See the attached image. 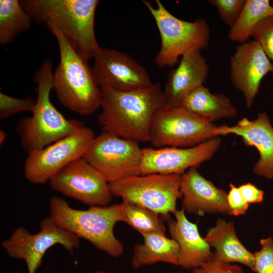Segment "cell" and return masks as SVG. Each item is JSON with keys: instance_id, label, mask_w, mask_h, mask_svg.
<instances>
[{"instance_id": "obj_3", "label": "cell", "mask_w": 273, "mask_h": 273, "mask_svg": "<svg viewBox=\"0 0 273 273\" xmlns=\"http://www.w3.org/2000/svg\"><path fill=\"white\" fill-rule=\"evenodd\" d=\"M45 24L56 37L59 49L60 62L53 76V89L58 100L80 115L93 114L101 107L102 92L92 68L54 25L49 22Z\"/></svg>"}, {"instance_id": "obj_9", "label": "cell", "mask_w": 273, "mask_h": 273, "mask_svg": "<svg viewBox=\"0 0 273 273\" xmlns=\"http://www.w3.org/2000/svg\"><path fill=\"white\" fill-rule=\"evenodd\" d=\"M95 138L93 131L84 125L46 147L28 154L24 166L25 177L34 184L49 181L68 164L82 158Z\"/></svg>"}, {"instance_id": "obj_13", "label": "cell", "mask_w": 273, "mask_h": 273, "mask_svg": "<svg viewBox=\"0 0 273 273\" xmlns=\"http://www.w3.org/2000/svg\"><path fill=\"white\" fill-rule=\"evenodd\" d=\"M221 144V139L217 136L190 148H143L140 175L155 173L182 175L186 170L197 167L210 160Z\"/></svg>"}, {"instance_id": "obj_5", "label": "cell", "mask_w": 273, "mask_h": 273, "mask_svg": "<svg viewBox=\"0 0 273 273\" xmlns=\"http://www.w3.org/2000/svg\"><path fill=\"white\" fill-rule=\"evenodd\" d=\"M49 208V217L59 227L113 257L122 255L123 245L114 233V225L119 221V204L80 210L71 207L65 199L53 196Z\"/></svg>"}, {"instance_id": "obj_16", "label": "cell", "mask_w": 273, "mask_h": 273, "mask_svg": "<svg viewBox=\"0 0 273 273\" xmlns=\"http://www.w3.org/2000/svg\"><path fill=\"white\" fill-rule=\"evenodd\" d=\"M215 133L216 136L235 134L246 146L255 147L260 157L254 164L253 173L273 179V127L266 112L258 113L253 120L245 117L233 126H216Z\"/></svg>"}, {"instance_id": "obj_8", "label": "cell", "mask_w": 273, "mask_h": 273, "mask_svg": "<svg viewBox=\"0 0 273 273\" xmlns=\"http://www.w3.org/2000/svg\"><path fill=\"white\" fill-rule=\"evenodd\" d=\"M216 127L181 107L166 104L153 116L149 142L155 148H190L217 136Z\"/></svg>"}, {"instance_id": "obj_10", "label": "cell", "mask_w": 273, "mask_h": 273, "mask_svg": "<svg viewBox=\"0 0 273 273\" xmlns=\"http://www.w3.org/2000/svg\"><path fill=\"white\" fill-rule=\"evenodd\" d=\"M79 243L77 236L59 227L48 217L40 222L38 233L32 234L20 226L3 241L2 246L11 257L25 261L28 273H35L49 248L59 244L72 254Z\"/></svg>"}, {"instance_id": "obj_23", "label": "cell", "mask_w": 273, "mask_h": 273, "mask_svg": "<svg viewBox=\"0 0 273 273\" xmlns=\"http://www.w3.org/2000/svg\"><path fill=\"white\" fill-rule=\"evenodd\" d=\"M270 16H273V6L269 0H246L237 20L229 31V39L240 43L249 41L256 25Z\"/></svg>"}, {"instance_id": "obj_1", "label": "cell", "mask_w": 273, "mask_h": 273, "mask_svg": "<svg viewBox=\"0 0 273 273\" xmlns=\"http://www.w3.org/2000/svg\"><path fill=\"white\" fill-rule=\"evenodd\" d=\"M101 89L98 120L103 131L139 143L149 142L153 116L166 104L160 84L126 91Z\"/></svg>"}, {"instance_id": "obj_20", "label": "cell", "mask_w": 273, "mask_h": 273, "mask_svg": "<svg viewBox=\"0 0 273 273\" xmlns=\"http://www.w3.org/2000/svg\"><path fill=\"white\" fill-rule=\"evenodd\" d=\"M204 238L210 247L214 248V256L218 260L229 263H239L252 269L254 254L239 240L233 221L218 218L215 225L207 231Z\"/></svg>"}, {"instance_id": "obj_4", "label": "cell", "mask_w": 273, "mask_h": 273, "mask_svg": "<svg viewBox=\"0 0 273 273\" xmlns=\"http://www.w3.org/2000/svg\"><path fill=\"white\" fill-rule=\"evenodd\" d=\"M53 76L52 62L45 59L34 77L37 84V98L32 116L21 118L17 124L21 144L28 154L46 147L84 125L79 120L65 118L51 102Z\"/></svg>"}, {"instance_id": "obj_19", "label": "cell", "mask_w": 273, "mask_h": 273, "mask_svg": "<svg viewBox=\"0 0 273 273\" xmlns=\"http://www.w3.org/2000/svg\"><path fill=\"white\" fill-rule=\"evenodd\" d=\"M174 215L175 219L167 221L171 238L179 248L178 266L192 270L211 259L214 253L201 236L197 224L188 219L183 209L177 210Z\"/></svg>"}, {"instance_id": "obj_7", "label": "cell", "mask_w": 273, "mask_h": 273, "mask_svg": "<svg viewBox=\"0 0 273 273\" xmlns=\"http://www.w3.org/2000/svg\"><path fill=\"white\" fill-rule=\"evenodd\" d=\"M181 175L150 174L127 177L109 183L113 196L147 208L168 220L177 211L182 198Z\"/></svg>"}, {"instance_id": "obj_6", "label": "cell", "mask_w": 273, "mask_h": 273, "mask_svg": "<svg viewBox=\"0 0 273 273\" xmlns=\"http://www.w3.org/2000/svg\"><path fill=\"white\" fill-rule=\"evenodd\" d=\"M143 2L153 16L160 36L161 47L155 59L157 67L173 66L184 54L208 47L210 30L203 18L184 21L170 13L159 0L155 1L156 8L150 2Z\"/></svg>"}, {"instance_id": "obj_32", "label": "cell", "mask_w": 273, "mask_h": 273, "mask_svg": "<svg viewBox=\"0 0 273 273\" xmlns=\"http://www.w3.org/2000/svg\"><path fill=\"white\" fill-rule=\"evenodd\" d=\"M241 193L245 200L249 203H259L264 199V192L250 183L243 184L239 187Z\"/></svg>"}, {"instance_id": "obj_35", "label": "cell", "mask_w": 273, "mask_h": 273, "mask_svg": "<svg viewBox=\"0 0 273 273\" xmlns=\"http://www.w3.org/2000/svg\"><path fill=\"white\" fill-rule=\"evenodd\" d=\"M170 273H185L184 272H172Z\"/></svg>"}, {"instance_id": "obj_21", "label": "cell", "mask_w": 273, "mask_h": 273, "mask_svg": "<svg viewBox=\"0 0 273 273\" xmlns=\"http://www.w3.org/2000/svg\"><path fill=\"white\" fill-rule=\"evenodd\" d=\"M180 107L210 123L234 117L237 113L236 108L226 95L212 94L204 85L187 96Z\"/></svg>"}, {"instance_id": "obj_26", "label": "cell", "mask_w": 273, "mask_h": 273, "mask_svg": "<svg viewBox=\"0 0 273 273\" xmlns=\"http://www.w3.org/2000/svg\"><path fill=\"white\" fill-rule=\"evenodd\" d=\"M252 36L259 44L271 62V73L273 75V16L261 20L254 28Z\"/></svg>"}, {"instance_id": "obj_22", "label": "cell", "mask_w": 273, "mask_h": 273, "mask_svg": "<svg viewBox=\"0 0 273 273\" xmlns=\"http://www.w3.org/2000/svg\"><path fill=\"white\" fill-rule=\"evenodd\" d=\"M142 237L143 242L134 247L131 261L133 268L158 262L178 265L179 248L175 241L159 233L147 234Z\"/></svg>"}, {"instance_id": "obj_24", "label": "cell", "mask_w": 273, "mask_h": 273, "mask_svg": "<svg viewBox=\"0 0 273 273\" xmlns=\"http://www.w3.org/2000/svg\"><path fill=\"white\" fill-rule=\"evenodd\" d=\"M32 19L17 0L0 1V43L7 44L28 30Z\"/></svg>"}, {"instance_id": "obj_15", "label": "cell", "mask_w": 273, "mask_h": 273, "mask_svg": "<svg viewBox=\"0 0 273 273\" xmlns=\"http://www.w3.org/2000/svg\"><path fill=\"white\" fill-rule=\"evenodd\" d=\"M271 71V62L256 41L237 47L230 59V78L235 87L243 94L247 108L252 107L261 80Z\"/></svg>"}, {"instance_id": "obj_27", "label": "cell", "mask_w": 273, "mask_h": 273, "mask_svg": "<svg viewBox=\"0 0 273 273\" xmlns=\"http://www.w3.org/2000/svg\"><path fill=\"white\" fill-rule=\"evenodd\" d=\"M36 100L30 97L20 99L0 93V119L4 120L22 111L32 112Z\"/></svg>"}, {"instance_id": "obj_11", "label": "cell", "mask_w": 273, "mask_h": 273, "mask_svg": "<svg viewBox=\"0 0 273 273\" xmlns=\"http://www.w3.org/2000/svg\"><path fill=\"white\" fill-rule=\"evenodd\" d=\"M142 149L138 142L103 131L83 158L111 183L140 175Z\"/></svg>"}, {"instance_id": "obj_33", "label": "cell", "mask_w": 273, "mask_h": 273, "mask_svg": "<svg viewBox=\"0 0 273 273\" xmlns=\"http://www.w3.org/2000/svg\"><path fill=\"white\" fill-rule=\"evenodd\" d=\"M7 137V134L5 131L2 129L0 130V144H2L5 140Z\"/></svg>"}, {"instance_id": "obj_14", "label": "cell", "mask_w": 273, "mask_h": 273, "mask_svg": "<svg viewBox=\"0 0 273 273\" xmlns=\"http://www.w3.org/2000/svg\"><path fill=\"white\" fill-rule=\"evenodd\" d=\"M94 60L92 70L100 88L126 91L154 83L147 70L125 53L101 48Z\"/></svg>"}, {"instance_id": "obj_30", "label": "cell", "mask_w": 273, "mask_h": 273, "mask_svg": "<svg viewBox=\"0 0 273 273\" xmlns=\"http://www.w3.org/2000/svg\"><path fill=\"white\" fill-rule=\"evenodd\" d=\"M191 273H244L237 265L224 262L214 256L200 266L191 270Z\"/></svg>"}, {"instance_id": "obj_18", "label": "cell", "mask_w": 273, "mask_h": 273, "mask_svg": "<svg viewBox=\"0 0 273 273\" xmlns=\"http://www.w3.org/2000/svg\"><path fill=\"white\" fill-rule=\"evenodd\" d=\"M209 71L207 60L201 50L183 55L177 67L168 74L163 90L166 104L180 107L187 96L204 85Z\"/></svg>"}, {"instance_id": "obj_28", "label": "cell", "mask_w": 273, "mask_h": 273, "mask_svg": "<svg viewBox=\"0 0 273 273\" xmlns=\"http://www.w3.org/2000/svg\"><path fill=\"white\" fill-rule=\"evenodd\" d=\"M246 0H209L208 3L217 10L221 21L230 28L239 17Z\"/></svg>"}, {"instance_id": "obj_12", "label": "cell", "mask_w": 273, "mask_h": 273, "mask_svg": "<svg viewBox=\"0 0 273 273\" xmlns=\"http://www.w3.org/2000/svg\"><path fill=\"white\" fill-rule=\"evenodd\" d=\"M49 181L53 190L89 207L107 206L113 196L109 182L83 157L68 164Z\"/></svg>"}, {"instance_id": "obj_2", "label": "cell", "mask_w": 273, "mask_h": 273, "mask_svg": "<svg viewBox=\"0 0 273 273\" xmlns=\"http://www.w3.org/2000/svg\"><path fill=\"white\" fill-rule=\"evenodd\" d=\"M32 20L50 22L64 35L75 52L88 62L101 48L96 39L94 23L98 0L19 1Z\"/></svg>"}, {"instance_id": "obj_17", "label": "cell", "mask_w": 273, "mask_h": 273, "mask_svg": "<svg viewBox=\"0 0 273 273\" xmlns=\"http://www.w3.org/2000/svg\"><path fill=\"white\" fill-rule=\"evenodd\" d=\"M180 192L185 212L199 216L206 213L230 215L228 194L201 175L196 167L181 175Z\"/></svg>"}, {"instance_id": "obj_34", "label": "cell", "mask_w": 273, "mask_h": 273, "mask_svg": "<svg viewBox=\"0 0 273 273\" xmlns=\"http://www.w3.org/2000/svg\"><path fill=\"white\" fill-rule=\"evenodd\" d=\"M94 273H110V272H107L100 270V271H95Z\"/></svg>"}, {"instance_id": "obj_29", "label": "cell", "mask_w": 273, "mask_h": 273, "mask_svg": "<svg viewBox=\"0 0 273 273\" xmlns=\"http://www.w3.org/2000/svg\"><path fill=\"white\" fill-rule=\"evenodd\" d=\"M260 244V250L253 253L251 270L256 273H273V238L261 239Z\"/></svg>"}, {"instance_id": "obj_25", "label": "cell", "mask_w": 273, "mask_h": 273, "mask_svg": "<svg viewBox=\"0 0 273 273\" xmlns=\"http://www.w3.org/2000/svg\"><path fill=\"white\" fill-rule=\"evenodd\" d=\"M119 221L126 223L142 236L152 233L165 234L166 229L161 216L140 205L122 201L119 204Z\"/></svg>"}, {"instance_id": "obj_31", "label": "cell", "mask_w": 273, "mask_h": 273, "mask_svg": "<svg viewBox=\"0 0 273 273\" xmlns=\"http://www.w3.org/2000/svg\"><path fill=\"white\" fill-rule=\"evenodd\" d=\"M230 191L227 194V201L230 215L240 216L245 214L249 204L244 199L239 187L233 184H230Z\"/></svg>"}]
</instances>
